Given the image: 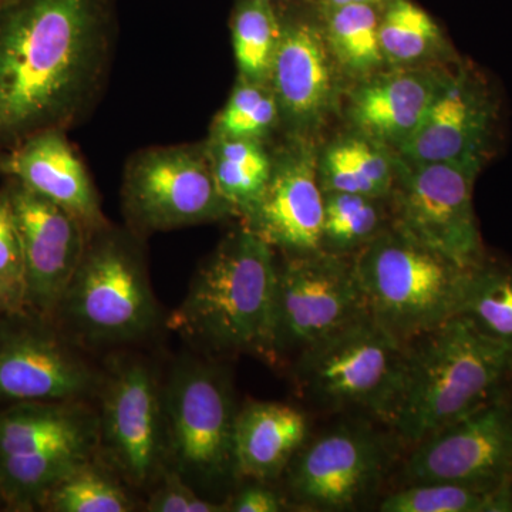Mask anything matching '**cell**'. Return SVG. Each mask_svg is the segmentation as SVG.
Masks as SVG:
<instances>
[{
	"mask_svg": "<svg viewBox=\"0 0 512 512\" xmlns=\"http://www.w3.org/2000/svg\"><path fill=\"white\" fill-rule=\"evenodd\" d=\"M101 367L97 456L131 490L150 491L168 468L163 379L147 357L126 349Z\"/></svg>",
	"mask_w": 512,
	"mask_h": 512,
	"instance_id": "8",
	"label": "cell"
},
{
	"mask_svg": "<svg viewBox=\"0 0 512 512\" xmlns=\"http://www.w3.org/2000/svg\"><path fill=\"white\" fill-rule=\"evenodd\" d=\"M365 313L353 258L325 251L284 256L276 282V367L291 366L306 349Z\"/></svg>",
	"mask_w": 512,
	"mask_h": 512,
	"instance_id": "12",
	"label": "cell"
},
{
	"mask_svg": "<svg viewBox=\"0 0 512 512\" xmlns=\"http://www.w3.org/2000/svg\"><path fill=\"white\" fill-rule=\"evenodd\" d=\"M117 6L119 0H8L0 8V154L92 116L113 70Z\"/></svg>",
	"mask_w": 512,
	"mask_h": 512,
	"instance_id": "1",
	"label": "cell"
},
{
	"mask_svg": "<svg viewBox=\"0 0 512 512\" xmlns=\"http://www.w3.org/2000/svg\"><path fill=\"white\" fill-rule=\"evenodd\" d=\"M146 239L107 222L86 248L53 320L87 352H116L150 339L161 309L148 274Z\"/></svg>",
	"mask_w": 512,
	"mask_h": 512,
	"instance_id": "4",
	"label": "cell"
},
{
	"mask_svg": "<svg viewBox=\"0 0 512 512\" xmlns=\"http://www.w3.org/2000/svg\"><path fill=\"white\" fill-rule=\"evenodd\" d=\"M460 315L512 349V265L485 254L471 269Z\"/></svg>",
	"mask_w": 512,
	"mask_h": 512,
	"instance_id": "31",
	"label": "cell"
},
{
	"mask_svg": "<svg viewBox=\"0 0 512 512\" xmlns=\"http://www.w3.org/2000/svg\"><path fill=\"white\" fill-rule=\"evenodd\" d=\"M87 450L0 457V497L12 511L40 510L46 495L77 468L94 460Z\"/></svg>",
	"mask_w": 512,
	"mask_h": 512,
	"instance_id": "27",
	"label": "cell"
},
{
	"mask_svg": "<svg viewBox=\"0 0 512 512\" xmlns=\"http://www.w3.org/2000/svg\"><path fill=\"white\" fill-rule=\"evenodd\" d=\"M500 128L501 101L493 83L473 64L456 62L420 127L396 154L410 163L484 168L497 151Z\"/></svg>",
	"mask_w": 512,
	"mask_h": 512,
	"instance_id": "14",
	"label": "cell"
},
{
	"mask_svg": "<svg viewBox=\"0 0 512 512\" xmlns=\"http://www.w3.org/2000/svg\"><path fill=\"white\" fill-rule=\"evenodd\" d=\"M379 36L389 69L446 62L451 53L439 23L413 0H384Z\"/></svg>",
	"mask_w": 512,
	"mask_h": 512,
	"instance_id": "24",
	"label": "cell"
},
{
	"mask_svg": "<svg viewBox=\"0 0 512 512\" xmlns=\"http://www.w3.org/2000/svg\"><path fill=\"white\" fill-rule=\"evenodd\" d=\"M40 510L131 512L138 510V504L131 488L97 456L57 484L46 495Z\"/></svg>",
	"mask_w": 512,
	"mask_h": 512,
	"instance_id": "32",
	"label": "cell"
},
{
	"mask_svg": "<svg viewBox=\"0 0 512 512\" xmlns=\"http://www.w3.org/2000/svg\"><path fill=\"white\" fill-rule=\"evenodd\" d=\"M168 468L204 497L228 501L239 480L235 424L239 407L221 360L181 356L163 379Z\"/></svg>",
	"mask_w": 512,
	"mask_h": 512,
	"instance_id": "6",
	"label": "cell"
},
{
	"mask_svg": "<svg viewBox=\"0 0 512 512\" xmlns=\"http://www.w3.org/2000/svg\"><path fill=\"white\" fill-rule=\"evenodd\" d=\"M384 0H320L322 8H340L349 5H382Z\"/></svg>",
	"mask_w": 512,
	"mask_h": 512,
	"instance_id": "37",
	"label": "cell"
},
{
	"mask_svg": "<svg viewBox=\"0 0 512 512\" xmlns=\"http://www.w3.org/2000/svg\"><path fill=\"white\" fill-rule=\"evenodd\" d=\"M448 72L430 64L389 69L359 80L346 110L353 130L397 153L420 127Z\"/></svg>",
	"mask_w": 512,
	"mask_h": 512,
	"instance_id": "19",
	"label": "cell"
},
{
	"mask_svg": "<svg viewBox=\"0 0 512 512\" xmlns=\"http://www.w3.org/2000/svg\"><path fill=\"white\" fill-rule=\"evenodd\" d=\"M353 264L366 311L400 345L460 315L471 268L390 225Z\"/></svg>",
	"mask_w": 512,
	"mask_h": 512,
	"instance_id": "5",
	"label": "cell"
},
{
	"mask_svg": "<svg viewBox=\"0 0 512 512\" xmlns=\"http://www.w3.org/2000/svg\"><path fill=\"white\" fill-rule=\"evenodd\" d=\"M0 505H5V504H3L2 497H0Z\"/></svg>",
	"mask_w": 512,
	"mask_h": 512,
	"instance_id": "40",
	"label": "cell"
},
{
	"mask_svg": "<svg viewBox=\"0 0 512 512\" xmlns=\"http://www.w3.org/2000/svg\"><path fill=\"white\" fill-rule=\"evenodd\" d=\"M103 367L55 320L33 311L0 316V407L96 399Z\"/></svg>",
	"mask_w": 512,
	"mask_h": 512,
	"instance_id": "13",
	"label": "cell"
},
{
	"mask_svg": "<svg viewBox=\"0 0 512 512\" xmlns=\"http://www.w3.org/2000/svg\"><path fill=\"white\" fill-rule=\"evenodd\" d=\"M288 507L284 493L259 481H248L247 485L237 487L228 498V512H279Z\"/></svg>",
	"mask_w": 512,
	"mask_h": 512,
	"instance_id": "36",
	"label": "cell"
},
{
	"mask_svg": "<svg viewBox=\"0 0 512 512\" xmlns=\"http://www.w3.org/2000/svg\"><path fill=\"white\" fill-rule=\"evenodd\" d=\"M271 2L278 3V2H282V0H271Z\"/></svg>",
	"mask_w": 512,
	"mask_h": 512,
	"instance_id": "39",
	"label": "cell"
},
{
	"mask_svg": "<svg viewBox=\"0 0 512 512\" xmlns=\"http://www.w3.org/2000/svg\"><path fill=\"white\" fill-rule=\"evenodd\" d=\"M512 349L464 316L406 346L402 390L389 429L412 448L511 393Z\"/></svg>",
	"mask_w": 512,
	"mask_h": 512,
	"instance_id": "3",
	"label": "cell"
},
{
	"mask_svg": "<svg viewBox=\"0 0 512 512\" xmlns=\"http://www.w3.org/2000/svg\"><path fill=\"white\" fill-rule=\"evenodd\" d=\"M380 10L382 5H349L322 8L326 42L339 70L356 80L382 72L380 47Z\"/></svg>",
	"mask_w": 512,
	"mask_h": 512,
	"instance_id": "26",
	"label": "cell"
},
{
	"mask_svg": "<svg viewBox=\"0 0 512 512\" xmlns=\"http://www.w3.org/2000/svg\"><path fill=\"white\" fill-rule=\"evenodd\" d=\"M26 271L8 181L0 185V316L28 311Z\"/></svg>",
	"mask_w": 512,
	"mask_h": 512,
	"instance_id": "34",
	"label": "cell"
},
{
	"mask_svg": "<svg viewBox=\"0 0 512 512\" xmlns=\"http://www.w3.org/2000/svg\"><path fill=\"white\" fill-rule=\"evenodd\" d=\"M148 512H225L228 501L211 500L195 491L175 471H164L150 490L146 503Z\"/></svg>",
	"mask_w": 512,
	"mask_h": 512,
	"instance_id": "35",
	"label": "cell"
},
{
	"mask_svg": "<svg viewBox=\"0 0 512 512\" xmlns=\"http://www.w3.org/2000/svg\"><path fill=\"white\" fill-rule=\"evenodd\" d=\"M404 366L406 346L365 313L306 349L289 370L299 392L318 409L365 414L389 427L402 390Z\"/></svg>",
	"mask_w": 512,
	"mask_h": 512,
	"instance_id": "7",
	"label": "cell"
},
{
	"mask_svg": "<svg viewBox=\"0 0 512 512\" xmlns=\"http://www.w3.org/2000/svg\"><path fill=\"white\" fill-rule=\"evenodd\" d=\"M229 26L237 77L249 82L269 83L281 40V13L276 3L271 0H235Z\"/></svg>",
	"mask_w": 512,
	"mask_h": 512,
	"instance_id": "29",
	"label": "cell"
},
{
	"mask_svg": "<svg viewBox=\"0 0 512 512\" xmlns=\"http://www.w3.org/2000/svg\"><path fill=\"white\" fill-rule=\"evenodd\" d=\"M5 180L25 258L28 309L53 319L80 264L89 231L60 205L16 181Z\"/></svg>",
	"mask_w": 512,
	"mask_h": 512,
	"instance_id": "18",
	"label": "cell"
},
{
	"mask_svg": "<svg viewBox=\"0 0 512 512\" xmlns=\"http://www.w3.org/2000/svg\"><path fill=\"white\" fill-rule=\"evenodd\" d=\"M323 192H352L389 200L396 177V153L352 130L318 153Z\"/></svg>",
	"mask_w": 512,
	"mask_h": 512,
	"instance_id": "23",
	"label": "cell"
},
{
	"mask_svg": "<svg viewBox=\"0 0 512 512\" xmlns=\"http://www.w3.org/2000/svg\"><path fill=\"white\" fill-rule=\"evenodd\" d=\"M124 227L146 239L158 232L238 220L222 197L204 140L141 148L124 165Z\"/></svg>",
	"mask_w": 512,
	"mask_h": 512,
	"instance_id": "9",
	"label": "cell"
},
{
	"mask_svg": "<svg viewBox=\"0 0 512 512\" xmlns=\"http://www.w3.org/2000/svg\"><path fill=\"white\" fill-rule=\"evenodd\" d=\"M8 2V0H0V8H2L5 3Z\"/></svg>",
	"mask_w": 512,
	"mask_h": 512,
	"instance_id": "38",
	"label": "cell"
},
{
	"mask_svg": "<svg viewBox=\"0 0 512 512\" xmlns=\"http://www.w3.org/2000/svg\"><path fill=\"white\" fill-rule=\"evenodd\" d=\"M276 282L275 249L239 224L202 259L165 325L197 355H248L276 367Z\"/></svg>",
	"mask_w": 512,
	"mask_h": 512,
	"instance_id": "2",
	"label": "cell"
},
{
	"mask_svg": "<svg viewBox=\"0 0 512 512\" xmlns=\"http://www.w3.org/2000/svg\"><path fill=\"white\" fill-rule=\"evenodd\" d=\"M390 225L389 200L352 192H323L320 251L353 258Z\"/></svg>",
	"mask_w": 512,
	"mask_h": 512,
	"instance_id": "28",
	"label": "cell"
},
{
	"mask_svg": "<svg viewBox=\"0 0 512 512\" xmlns=\"http://www.w3.org/2000/svg\"><path fill=\"white\" fill-rule=\"evenodd\" d=\"M281 13V40L269 84L281 114L282 138L312 140L335 109L339 67L318 19Z\"/></svg>",
	"mask_w": 512,
	"mask_h": 512,
	"instance_id": "17",
	"label": "cell"
},
{
	"mask_svg": "<svg viewBox=\"0 0 512 512\" xmlns=\"http://www.w3.org/2000/svg\"><path fill=\"white\" fill-rule=\"evenodd\" d=\"M309 439V420L298 407L249 402L235 424V461L241 481L269 483L286 468Z\"/></svg>",
	"mask_w": 512,
	"mask_h": 512,
	"instance_id": "22",
	"label": "cell"
},
{
	"mask_svg": "<svg viewBox=\"0 0 512 512\" xmlns=\"http://www.w3.org/2000/svg\"><path fill=\"white\" fill-rule=\"evenodd\" d=\"M271 151L265 190L239 224L284 256L318 252L323 225L318 148L312 140L284 138Z\"/></svg>",
	"mask_w": 512,
	"mask_h": 512,
	"instance_id": "16",
	"label": "cell"
},
{
	"mask_svg": "<svg viewBox=\"0 0 512 512\" xmlns=\"http://www.w3.org/2000/svg\"><path fill=\"white\" fill-rule=\"evenodd\" d=\"M204 143L215 184L239 220L265 190L272 170L271 147L261 141L208 136Z\"/></svg>",
	"mask_w": 512,
	"mask_h": 512,
	"instance_id": "25",
	"label": "cell"
},
{
	"mask_svg": "<svg viewBox=\"0 0 512 512\" xmlns=\"http://www.w3.org/2000/svg\"><path fill=\"white\" fill-rule=\"evenodd\" d=\"M474 164L410 163L396 154L392 225L457 264L477 265L485 248L474 211Z\"/></svg>",
	"mask_w": 512,
	"mask_h": 512,
	"instance_id": "11",
	"label": "cell"
},
{
	"mask_svg": "<svg viewBox=\"0 0 512 512\" xmlns=\"http://www.w3.org/2000/svg\"><path fill=\"white\" fill-rule=\"evenodd\" d=\"M372 421H340L303 444L282 476L289 507L353 511L379 493L394 448Z\"/></svg>",
	"mask_w": 512,
	"mask_h": 512,
	"instance_id": "10",
	"label": "cell"
},
{
	"mask_svg": "<svg viewBox=\"0 0 512 512\" xmlns=\"http://www.w3.org/2000/svg\"><path fill=\"white\" fill-rule=\"evenodd\" d=\"M382 512H512V484H404L380 501Z\"/></svg>",
	"mask_w": 512,
	"mask_h": 512,
	"instance_id": "30",
	"label": "cell"
},
{
	"mask_svg": "<svg viewBox=\"0 0 512 512\" xmlns=\"http://www.w3.org/2000/svg\"><path fill=\"white\" fill-rule=\"evenodd\" d=\"M404 484H512V393L412 447Z\"/></svg>",
	"mask_w": 512,
	"mask_h": 512,
	"instance_id": "15",
	"label": "cell"
},
{
	"mask_svg": "<svg viewBox=\"0 0 512 512\" xmlns=\"http://www.w3.org/2000/svg\"><path fill=\"white\" fill-rule=\"evenodd\" d=\"M59 450L99 453V416L90 402H23L0 407V457Z\"/></svg>",
	"mask_w": 512,
	"mask_h": 512,
	"instance_id": "21",
	"label": "cell"
},
{
	"mask_svg": "<svg viewBox=\"0 0 512 512\" xmlns=\"http://www.w3.org/2000/svg\"><path fill=\"white\" fill-rule=\"evenodd\" d=\"M281 128V114L269 83L237 77L227 103L211 121L208 137L239 138L269 144Z\"/></svg>",
	"mask_w": 512,
	"mask_h": 512,
	"instance_id": "33",
	"label": "cell"
},
{
	"mask_svg": "<svg viewBox=\"0 0 512 512\" xmlns=\"http://www.w3.org/2000/svg\"><path fill=\"white\" fill-rule=\"evenodd\" d=\"M67 133L42 131L0 154V177L55 202L92 232L110 221L104 215L92 177Z\"/></svg>",
	"mask_w": 512,
	"mask_h": 512,
	"instance_id": "20",
	"label": "cell"
}]
</instances>
